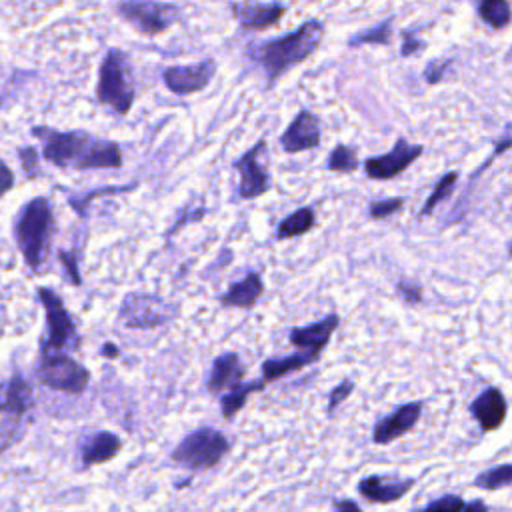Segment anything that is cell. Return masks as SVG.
Instances as JSON below:
<instances>
[{
	"label": "cell",
	"mask_w": 512,
	"mask_h": 512,
	"mask_svg": "<svg viewBox=\"0 0 512 512\" xmlns=\"http://www.w3.org/2000/svg\"><path fill=\"white\" fill-rule=\"evenodd\" d=\"M34 136L44 142V156L60 168H118L122 152L116 142L100 140L88 132H56L34 128Z\"/></svg>",
	"instance_id": "6da1fadb"
},
{
	"label": "cell",
	"mask_w": 512,
	"mask_h": 512,
	"mask_svg": "<svg viewBox=\"0 0 512 512\" xmlns=\"http://www.w3.org/2000/svg\"><path fill=\"white\" fill-rule=\"evenodd\" d=\"M322 38L324 24L312 18L284 36L252 44L248 48V56L264 68L268 76V86H272L292 66L310 58L318 50Z\"/></svg>",
	"instance_id": "7a4b0ae2"
},
{
	"label": "cell",
	"mask_w": 512,
	"mask_h": 512,
	"mask_svg": "<svg viewBox=\"0 0 512 512\" xmlns=\"http://www.w3.org/2000/svg\"><path fill=\"white\" fill-rule=\"evenodd\" d=\"M50 232H52L50 202L46 198H34L30 202H26L16 218L14 236H16V244H18L26 264L32 270H38V266L44 260Z\"/></svg>",
	"instance_id": "3957f363"
},
{
	"label": "cell",
	"mask_w": 512,
	"mask_h": 512,
	"mask_svg": "<svg viewBox=\"0 0 512 512\" xmlns=\"http://www.w3.org/2000/svg\"><path fill=\"white\" fill-rule=\"evenodd\" d=\"M96 96L102 104L110 106L118 114H128L134 102V84L130 74V62L118 48H110L100 64Z\"/></svg>",
	"instance_id": "277c9868"
},
{
	"label": "cell",
	"mask_w": 512,
	"mask_h": 512,
	"mask_svg": "<svg viewBox=\"0 0 512 512\" xmlns=\"http://www.w3.org/2000/svg\"><path fill=\"white\" fill-rule=\"evenodd\" d=\"M228 450L230 442L222 432L214 428H198L182 438L172 452V460L192 470H208L214 468Z\"/></svg>",
	"instance_id": "5b68a950"
},
{
	"label": "cell",
	"mask_w": 512,
	"mask_h": 512,
	"mask_svg": "<svg viewBox=\"0 0 512 512\" xmlns=\"http://www.w3.org/2000/svg\"><path fill=\"white\" fill-rule=\"evenodd\" d=\"M116 12L146 36L166 32L180 16L178 6L156 0H122Z\"/></svg>",
	"instance_id": "8992f818"
},
{
	"label": "cell",
	"mask_w": 512,
	"mask_h": 512,
	"mask_svg": "<svg viewBox=\"0 0 512 512\" xmlns=\"http://www.w3.org/2000/svg\"><path fill=\"white\" fill-rule=\"evenodd\" d=\"M38 378L48 388L68 394H80L86 388L90 374L68 354H62L58 350H44Z\"/></svg>",
	"instance_id": "52a82bcc"
},
{
	"label": "cell",
	"mask_w": 512,
	"mask_h": 512,
	"mask_svg": "<svg viewBox=\"0 0 512 512\" xmlns=\"http://www.w3.org/2000/svg\"><path fill=\"white\" fill-rule=\"evenodd\" d=\"M176 316V308L152 294L132 292L122 300L120 318L130 328H154Z\"/></svg>",
	"instance_id": "ba28073f"
},
{
	"label": "cell",
	"mask_w": 512,
	"mask_h": 512,
	"mask_svg": "<svg viewBox=\"0 0 512 512\" xmlns=\"http://www.w3.org/2000/svg\"><path fill=\"white\" fill-rule=\"evenodd\" d=\"M40 302L46 308V318H48V342L46 350H60L66 346H76L78 336H76V326L64 308V302L60 296L50 290V288H40L38 290Z\"/></svg>",
	"instance_id": "9c48e42d"
},
{
	"label": "cell",
	"mask_w": 512,
	"mask_h": 512,
	"mask_svg": "<svg viewBox=\"0 0 512 512\" xmlns=\"http://www.w3.org/2000/svg\"><path fill=\"white\" fill-rule=\"evenodd\" d=\"M422 154H424V146L412 144L404 138H398L390 152L366 158L364 160V172L372 180H390V178L400 176Z\"/></svg>",
	"instance_id": "30bf717a"
},
{
	"label": "cell",
	"mask_w": 512,
	"mask_h": 512,
	"mask_svg": "<svg viewBox=\"0 0 512 512\" xmlns=\"http://www.w3.org/2000/svg\"><path fill=\"white\" fill-rule=\"evenodd\" d=\"M266 150V136H262L250 150H246L232 166L234 170L240 174V186H238V194L244 200H252L258 198L262 194H266L272 186L270 174L266 170L264 164H260L258 156L260 152Z\"/></svg>",
	"instance_id": "8fae6325"
},
{
	"label": "cell",
	"mask_w": 512,
	"mask_h": 512,
	"mask_svg": "<svg viewBox=\"0 0 512 512\" xmlns=\"http://www.w3.org/2000/svg\"><path fill=\"white\" fill-rule=\"evenodd\" d=\"M214 74H216V62L208 58L188 66H170L162 72V78L170 92L186 96V94L204 90L214 78Z\"/></svg>",
	"instance_id": "7c38bea8"
},
{
	"label": "cell",
	"mask_w": 512,
	"mask_h": 512,
	"mask_svg": "<svg viewBox=\"0 0 512 512\" xmlns=\"http://www.w3.org/2000/svg\"><path fill=\"white\" fill-rule=\"evenodd\" d=\"M422 408H424L422 400L398 406L394 412H390L388 416H384L382 420H378L374 424L372 442L384 446V444H390V442L402 438L406 432H410L418 424V420L422 416Z\"/></svg>",
	"instance_id": "4fadbf2b"
},
{
	"label": "cell",
	"mask_w": 512,
	"mask_h": 512,
	"mask_svg": "<svg viewBox=\"0 0 512 512\" xmlns=\"http://www.w3.org/2000/svg\"><path fill=\"white\" fill-rule=\"evenodd\" d=\"M280 146L288 154H298L320 146V118L310 110H300L280 136Z\"/></svg>",
	"instance_id": "5bb4252c"
},
{
	"label": "cell",
	"mask_w": 512,
	"mask_h": 512,
	"mask_svg": "<svg viewBox=\"0 0 512 512\" xmlns=\"http://www.w3.org/2000/svg\"><path fill=\"white\" fill-rule=\"evenodd\" d=\"M506 412H508V402L502 390L494 386L482 390L470 404V414L478 422L482 432L498 430L506 420Z\"/></svg>",
	"instance_id": "9a60e30c"
},
{
	"label": "cell",
	"mask_w": 512,
	"mask_h": 512,
	"mask_svg": "<svg viewBox=\"0 0 512 512\" xmlns=\"http://www.w3.org/2000/svg\"><path fill=\"white\" fill-rule=\"evenodd\" d=\"M338 324H340V316L338 314H328V316H324L322 320H318L314 324L292 328L290 336H288L290 344L298 350L320 354L328 346V342H330L332 334L336 332Z\"/></svg>",
	"instance_id": "2e32d148"
},
{
	"label": "cell",
	"mask_w": 512,
	"mask_h": 512,
	"mask_svg": "<svg viewBox=\"0 0 512 512\" xmlns=\"http://www.w3.org/2000/svg\"><path fill=\"white\" fill-rule=\"evenodd\" d=\"M416 484L414 478H406V480H388L384 476L378 474H370L364 476L358 482V492L362 498H366L368 502H376V504H390V502H398L402 500L408 490H412Z\"/></svg>",
	"instance_id": "e0dca14e"
},
{
	"label": "cell",
	"mask_w": 512,
	"mask_h": 512,
	"mask_svg": "<svg viewBox=\"0 0 512 512\" xmlns=\"http://www.w3.org/2000/svg\"><path fill=\"white\" fill-rule=\"evenodd\" d=\"M234 18L248 30H264L274 26L284 16V4L280 2H234Z\"/></svg>",
	"instance_id": "ac0fdd59"
},
{
	"label": "cell",
	"mask_w": 512,
	"mask_h": 512,
	"mask_svg": "<svg viewBox=\"0 0 512 512\" xmlns=\"http://www.w3.org/2000/svg\"><path fill=\"white\" fill-rule=\"evenodd\" d=\"M244 378V366L236 352H224L212 362V370L206 382L210 394H218L222 390H230L238 386Z\"/></svg>",
	"instance_id": "d6986e66"
},
{
	"label": "cell",
	"mask_w": 512,
	"mask_h": 512,
	"mask_svg": "<svg viewBox=\"0 0 512 512\" xmlns=\"http://www.w3.org/2000/svg\"><path fill=\"white\" fill-rule=\"evenodd\" d=\"M264 294V282L258 272H248L242 280L230 284V288L220 296L222 306L232 308H252Z\"/></svg>",
	"instance_id": "ffe728a7"
},
{
	"label": "cell",
	"mask_w": 512,
	"mask_h": 512,
	"mask_svg": "<svg viewBox=\"0 0 512 512\" xmlns=\"http://www.w3.org/2000/svg\"><path fill=\"white\" fill-rule=\"evenodd\" d=\"M32 398V388L20 374H14L8 384H0V412L22 416L30 410Z\"/></svg>",
	"instance_id": "44dd1931"
},
{
	"label": "cell",
	"mask_w": 512,
	"mask_h": 512,
	"mask_svg": "<svg viewBox=\"0 0 512 512\" xmlns=\"http://www.w3.org/2000/svg\"><path fill=\"white\" fill-rule=\"evenodd\" d=\"M318 356L320 354H316V352L302 350V352H294V354L282 356V358H268L260 366L262 368V378L266 382H274L278 378H284V376H288L292 372H298V370L310 366L312 362L318 360Z\"/></svg>",
	"instance_id": "7402d4cb"
},
{
	"label": "cell",
	"mask_w": 512,
	"mask_h": 512,
	"mask_svg": "<svg viewBox=\"0 0 512 512\" xmlns=\"http://www.w3.org/2000/svg\"><path fill=\"white\" fill-rule=\"evenodd\" d=\"M120 446H122V442L116 434L98 432L86 440V444L82 448V462H84V466L108 462L120 452Z\"/></svg>",
	"instance_id": "603a6c76"
},
{
	"label": "cell",
	"mask_w": 512,
	"mask_h": 512,
	"mask_svg": "<svg viewBox=\"0 0 512 512\" xmlns=\"http://www.w3.org/2000/svg\"><path fill=\"white\" fill-rule=\"evenodd\" d=\"M316 224V212L312 206H302L296 212L288 214L284 220H280L278 228H276V240H288V238H296L302 236L306 232H310Z\"/></svg>",
	"instance_id": "cb8c5ba5"
},
{
	"label": "cell",
	"mask_w": 512,
	"mask_h": 512,
	"mask_svg": "<svg viewBox=\"0 0 512 512\" xmlns=\"http://www.w3.org/2000/svg\"><path fill=\"white\" fill-rule=\"evenodd\" d=\"M266 384H268V382H266L264 378H260V380H252V382H248V384H242V382H240L238 386L230 388V392L224 394L222 400H220V410H222L224 420H232V418L242 410V406L246 404L248 396L254 394V392H258V390H264Z\"/></svg>",
	"instance_id": "d4e9b609"
},
{
	"label": "cell",
	"mask_w": 512,
	"mask_h": 512,
	"mask_svg": "<svg viewBox=\"0 0 512 512\" xmlns=\"http://www.w3.org/2000/svg\"><path fill=\"white\" fill-rule=\"evenodd\" d=\"M478 14L494 30L508 26L512 20V8L508 0H478Z\"/></svg>",
	"instance_id": "484cf974"
},
{
	"label": "cell",
	"mask_w": 512,
	"mask_h": 512,
	"mask_svg": "<svg viewBox=\"0 0 512 512\" xmlns=\"http://www.w3.org/2000/svg\"><path fill=\"white\" fill-rule=\"evenodd\" d=\"M456 180H458V172H456V170H450V172L442 174V176L438 178V182L434 184L432 192L428 194V198H426V202H424V206H422V210H420V216H430V214L434 212V208H436L440 202H444L446 198H450Z\"/></svg>",
	"instance_id": "4316f807"
},
{
	"label": "cell",
	"mask_w": 512,
	"mask_h": 512,
	"mask_svg": "<svg viewBox=\"0 0 512 512\" xmlns=\"http://www.w3.org/2000/svg\"><path fill=\"white\" fill-rule=\"evenodd\" d=\"M502 486H512V464H500L480 472L474 480V488L498 490Z\"/></svg>",
	"instance_id": "83f0119b"
},
{
	"label": "cell",
	"mask_w": 512,
	"mask_h": 512,
	"mask_svg": "<svg viewBox=\"0 0 512 512\" xmlns=\"http://www.w3.org/2000/svg\"><path fill=\"white\" fill-rule=\"evenodd\" d=\"M326 168L330 172H340V174H352L358 168V156L354 148H348L346 144L334 146V150L328 156Z\"/></svg>",
	"instance_id": "f1b7e54d"
},
{
	"label": "cell",
	"mask_w": 512,
	"mask_h": 512,
	"mask_svg": "<svg viewBox=\"0 0 512 512\" xmlns=\"http://www.w3.org/2000/svg\"><path fill=\"white\" fill-rule=\"evenodd\" d=\"M390 36H392V20H386L378 26H372L364 32H358L354 34L350 40H348V46H360V44H388L390 42Z\"/></svg>",
	"instance_id": "f546056e"
},
{
	"label": "cell",
	"mask_w": 512,
	"mask_h": 512,
	"mask_svg": "<svg viewBox=\"0 0 512 512\" xmlns=\"http://www.w3.org/2000/svg\"><path fill=\"white\" fill-rule=\"evenodd\" d=\"M404 206L402 198H386V200H372L368 204V214L372 220H384L390 214L398 212Z\"/></svg>",
	"instance_id": "4dcf8cb0"
},
{
	"label": "cell",
	"mask_w": 512,
	"mask_h": 512,
	"mask_svg": "<svg viewBox=\"0 0 512 512\" xmlns=\"http://www.w3.org/2000/svg\"><path fill=\"white\" fill-rule=\"evenodd\" d=\"M352 390H354V382H352V380H342V382H338V384L330 390V394H328L326 412L332 414V412L352 394Z\"/></svg>",
	"instance_id": "1f68e13d"
},
{
	"label": "cell",
	"mask_w": 512,
	"mask_h": 512,
	"mask_svg": "<svg viewBox=\"0 0 512 512\" xmlns=\"http://www.w3.org/2000/svg\"><path fill=\"white\" fill-rule=\"evenodd\" d=\"M464 506H466V502L462 500V496L446 494V496H442L438 500L428 502L424 508L426 510H448V512H452V510H464Z\"/></svg>",
	"instance_id": "d6a6232c"
},
{
	"label": "cell",
	"mask_w": 512,
	"mask_h": 512,
	"mask_svg": "<svg viewBox=\"0 0 512 512\" xmlns=\"http://www.w3.org/2000/svg\"><path fill=\"white\" fill-rule=\"evenodd\" d=\"M396 290H398V294H400L406 302H410V304L422 302V288H420L418 284H414V282L400 280V282L396 284Z\"/></svg>",
	"instance_id": "836d02e7"
},
{
	"label": "cell",
	"mask_w": 512,
	"mask_h": 512,
	"mask_svg": "<svg viewBox=\"0 0 512 512\" xmlns=\"http://www.w3.org/2000/svg\"><path fill=\"white\" fill-rule=\"evenodd\" d=\"M14 186V174L12 170L0 160V196H4Z\"/></svg>",
	"instance_id": "e575fe53"
},
{
	"label": "cell",
	"mask_w": 512,
	"mask_h": 512,
	"mask_svg": "<svg viewBox=\"0 0 512 512\" xmlns=\"http://www.w3.org/2000/svg\"><path fill=\"white\" fill-rule=\"evenodd\" d=\"M446 66H448V62H442V64H440V62H432V64L426 68V72H424L426 80H428L430 84H436V82L442 78Z\"/></svg>",
	"instance_id": "d590c367"
},
{
	"label": "cell",
	"mask_w": 512,
	"mask_h": 512,
	"mask_svg": "<svg viewBox=\"0 0 512 512\" xmlns=\"http://www.w3.org/2000/svg\"><path fill=\"white\" fill-rule=\"evenodd\" d=\"M422 48V42L418 40V38H414L412 34H408V32H404V44H402V56H412V54H416L418 50Z\"/></svg>",
	"instance_id": "8d00e7d4"
},
{
	"label": "cell",
	"mask_w": 512,
	"mask_h": 512,
	"mask_svg": "<svg viewBox=\"0 0 512 512\" xmlns=\"http://www.w3.org/2000/svg\"><path fill=\"white\" fill-rule=\"evenodd\" d=\"M336 510H360V504L358 502H354V500H336L334 504H332Z\"/></svg>",
	"instance_id": "74e56055"
},
{
	"label": "cell",
	"mask_w": 512,
	"mask_h": 512,
	"mask_svg": "<svg viewBox=\"0 0 512 512\" xmlns=\"http://www.w3.org/2000/svg\"><path fill=\"white\" fill-rule=\"evenodd\" d=\"M472 508H486V504L484 502H466V506H464V510H472Z\"/></svg>",
	"instance_id": "f35d334b"
},
{
	"label": "cell",
	"mask_w": 512,
	"mask_h": 512,
	"mask_svg": "<svg viewBox=\"0 0 512 512\" xmlns=\"http://www.w3.org/2000/svg\"><path fill=\"white\" fill-rule=\"evenodd\" d=\"M508 254H510V256H512V242H510V244H508Z\"/></svg>",
	"instance_id": "ab89813d"
}]
</instances>
